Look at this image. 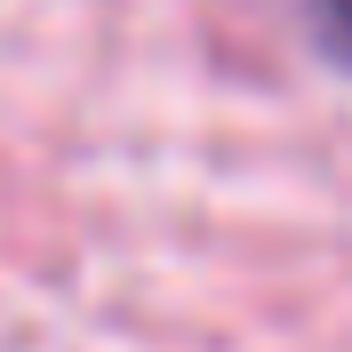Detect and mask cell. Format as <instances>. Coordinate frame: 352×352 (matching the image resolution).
<instances>
[{"instance_id":"obj_1","label":"cell","mask_w":352,"mask_h":352,"mask_svg":"<svg viewBox=\"0 0 352 352\" xmlns=\"http://www.w3.org/2000/svg\"><path fill=\"white\" fill-rule=\"evenodd\" d=\"M312 32H320V48L352 72V0H312Z\"/></svg>"}]
</instances>
